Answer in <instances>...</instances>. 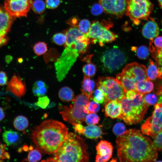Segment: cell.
Listing matches in <instances>:
<instances>
[{
  "instance_id": "obj_1",
  "label": "cell",
  "mask_w": 162,
  "mask_h": 162,
  "mask_svg": "<svg viewBox=\"0 0 162 162\" xmlns=\"http://www.w3.org/2000/svg\"><path fill=\"white\" fill-rule=\"evenodd\" d=\"M117 155L120 162H154L158 153L153 141L136 129L126 130L116 140Z\"/></svg>"
},
{
  "instance_id": "obj_2",
  "label": "cell",
  "mask_w": 162,
  "mask_h": 162,
  "mask_svg": "<svg viewBox=\"0 0 162 162\" xmlns=\"http://www.w3.org/2000/svg\"><path fill=\"white\" fill-rule=\"evenodd\" d=\"M68 130L57 121H44L32 130L31 138L37 149L44 154H53L67 138Z\"/></svg>"
},
{
  "instance_id": "obj_3",
  "label": "cell",
  "mask_w": 162,
  "mask_h": 162,
  "mask_svg": "<svg viewBox=\"0 0 162 162\" xmlns=\"http://www.w3.org/2000/svg\"><path fill=\"white\" fill-rule=\"evenodd\" d=\"M88 146L83 139L73 133L67 136L57 151L42 162H86L89 161Z\"/></svg>"
},
{
  "instance_id": "obj_4",
  "label": "cell",
  "mask_w": 162,
  "mask_h": 162,
  "mask_svg": "<svg viewBox=\"0 0 162 162\" xmlns=\"http://www.w3.org/2000/svg\"><path fill=\"white\" fill-rule=\"evenodd\" d=\"M143 95L138 92L132 100L126 98L122 99L120 101L122 112L118 118L129 125L137 124L142 120L149 106L145 101Z\"/></svg>"
},
{
  "instance_id": "obj_5",
  "label": "cell",
  "mask_w": 162,
  "mask_h": 162,
  "mask_svg": "<svg viewBox=\"0 0 162 162\" xmlns=\"http://www.w3.org/2000/svg\"><path fill=\"white\" fill-rule=\"evenodd\" d=\"M90 99L88 95L83 92L76 96L72 100V105L64 106L60 112L63 119L73 125L85 121L87 114L84 112L83 107L90 102Z\"/></svg>"
},
{
  "instance_id": "obj_6",
  "label": "cell",
  "mask_w": 162,
  "mask_h": 162,
  "mask_svg": "<svg viewBox=\"0 0 162 162\" xmlns=\"http://www.w3.org/2000/svg\"><path fill=\"white\" fill-rule=\"evenodd\" d=\"M97 85L103 93L105 103L112 100L119 102L125 97V92L116 80L111 77H99Z\"/></svg>"
},
{
  "instance_id": "obj_7",
  "label": "cell",
  "mask_w": 162,
  "mask_h": 162,
  "mask_svg": "<svg viewBox=\"0 0 162 162\" xmlns=\"http://www.w3.org/2000/svg\"><path fill=\"white\" fill-rule=\"evenodd\" d=\"M94 22L91 25L90 29L86 34L92 44L98 43L101 46L106 43L112 42L118 36L109 30L111 26L110 22Z\"/></svg>"
},
{
  "instance_id": "obj_8",
  "label": "cell",
  "mask_w": 162,
  "mask_h": 162,
  "mask_svg": "<svg viewBox=\"0 0 162 162\" xmlns=\"http://www.w3.org/2000/svg\"><path fill=\"white\" fill-rule=\"evenodd\" d=\"M152 9L149 0H127L125 12L135 24L138 25L141 20L148 17Z\"/></svg>"
},
{
  "instance_id": "obj_9",
  "label": "cell",
  "mask_w": 162,
  "mask_h": 162,
  "mask_svg": "<svg viewBox=\"0 0 162 162\" xmlns=\"http://www.w3.org/2000/svg\"><path fill=\"white\" fill-rule=\"evenodd\" d=\"M79 54L70 48L65 47L60 57L55 63L56 78L62 81L77 60Z\"/></svg>"
},
{
  "instance_id": "obj_10",
  "label": "cell",
  "mask_w": 162,
  "mask_h": 162,
  "mask_svg": "<svg viewBox=\"0 0 162 162\" xmlns=\"http://www.w3.org/2000/svg\"><path fill=\"white\" fill-rule=\"evenodd\" d=\"M126 61V57L124 52L116 47L106 50L103 52L100 58L104 67L110 72L119 69Z\"/></svg>"
},
{
  "instance_id": "obj_11",
  "label": "cell",
  "mask_w": 162,
  "mask_h": 162,
  "mask_svg": "<svg viewBox=\"0 0 162 162\" xmlns=\"http://www.w3.org/2000/svg\"><path fill=\"white\" fill-rule=\"evenodd\" d=\"M162 127V102L155 104L152 115L142 125L141 130L143 134L154 138Z\"/></svg>"
},
{
  "instance_id": "obj_12",
  "label": "cell",
  "mask_w": 162,
  "mask_h": 162,
  "mask_svg": "<svg viewBox=\"0 0 162 162\" xmlns=\"http://www.w3.org/2000/svg\"><path fill=\"white\" fill-rule=\"evenodd\" d=\"M32 3V0H5L4 7L11 16L16 18L26 16Z\"/></svg>"
},
{
  "instance_id": "obj_13",
  "label": "cell",
  "mask_w": 162,
  "mask_h": 162,
  "mask_svg": "<svg viewBox=\"0 0 162 162\" xmlns=\"http://www.w3.org/2000/svg\"><path fill=\"white\" fill-rule=\"evenodd\" d=\"M99 3L106 12L120 17L126 11L127 0H99Z\"/></svg>"
},
{
  "instance_id": "obj_14",
  "label": "cell",
  "mask_w": 162,
  "mask_h": 162,
  "mask_svg": "<svg viewBox=\"0 0 162 162\" xmlns=\"http://www.w3.org/2000/svg\"><path fill=\"white\" fill-rule=\"evenodd\" d=\"M122 72L136 82L147 79V68L143 64L136 62L127 64Z\"/></svg>"
},
{
  "instance_id": "obj_15",
  "label": "cell",
  "mask_w": 162,
  "mask_h": 162,
  "mask_svg": "<svg viewBox=\"0 0 162 162\" xmlns=\"http://www.w3.org/2000/svg\"><path fill=\"white\" fill-rule=\"evenodd\" d=\"M113 147L111 143L105 140H101L96 146L97 154L96 162L108 161L112 155Z\"/></svg>"
},
{
  "instance_id": "obj_16",
  "label": "cell",
  "mask_w": 162,
  "mask_h": 162,
  "mask_svg": "<svg viewBox=\"0 0 162 162\" xmlns=\"http://www.w3.org/2000/svg\"><path fill=\"white\" fill-rule=\"evenodd\" d=\"M7 90L21 98L26 93V87L25 83L20 76L14 75L8 83Z\"/></svg>"
},
{
  "instance_id": "obj_17",
  "label": "cell",
  "mask_w": 162,
  "mask_h": 162,
  "mask_svg": "<svg viewBox=\"0 0 162 162\" xmlns=\"http://www.w3.org/2000/svg\"><path fill=\"white\" fill-rule=\"evenodd\" d=\"M15 18L8 12L4 7L0 5V36H6L10 31Z\"/></svg>"
},
{
  "instance_id": "obj_18",
  "label": "cell",
  "mask_w": 162,
  "mask_h": 162,
  "mask_svg": "<svg viewBox=\"0 0 162 162\" xmlns=\"http://www.w3.org/2000/svg\"><path fill=\"white\" fill-rule=\"evenodd\" d=\"M105 116L114 119L120 115L122 112V106L120 102L112 100L106 103L104 106Z\"/></svg>"
},
{
  "instance_id": "obj_19",
  "label": "cell",
  "mask_w": 162,
  "mask_h": 162,
  "mask_svg": "<svg viewBox=\"0 0 162 162\" xmlns=\"http://www.w3.org/2000/svg\"><path fill=\"white\" fill-rule=\"evenodd\" d=\"M159 28L156 22L153 20L148 21L143 26L142 29L143 36L151 39L157 37L159 33Z\"/></svg>"
},
{
  "instance_id": "obj_20",
  "label": "cell",
  "mask_w": 162,
  "mask_h": 162,
  "mask_svg": "<svg viewBox=\"0 0 162 162\" xmlns=\"http://www.w3.org/2000/svg\"><path fill=\"white\" fill-rule=\"evenodd\" d=\"M116 79L123 88L125 92L128 90H136V82L122 72L116 75Z\"/></svg>"
},
{
  "instance_id": "obj_21",
  "label": "cell",
  "mask_w": 162,
  "mask_h": 162,
  "mask_svg": "<svg viewBox=\"0 0 162 162\" xmlns=\"http://www.w3.org/2000/svg\"><path fill=\"white\" fill-rule=\"evenodd\" d=\"M66 40L64 46L69 47L80 37L86 34L82 33L76 27H72L65 31Z\"/></svg>"
},
{
  "instance_id": "obj_22",
  "label": "cell",
  "mask_w": 162,
  "mask_h": 162,
  "mask_svg": "<svg viewBox=\"0 0 162 162\" xmlns=\"http://www.w3.org/2000/svg\"><path fill=\"white\" fill-rule=\"evenodd\" d=\"M147 79L153 80L162 77V70L159 67L157 63L152 60H149V64L147 69Z\"/></svg>"
},
{
  "instance_id": "obj_23",
  "label": "cell",
  "mask_w": 162,
  "mask_h": 162,
  "mask_svg": "<svg viewBox=\"0 0 162 162\" xmlns=\"http://www.w3.org/2000/svg\"><path fill=\"white\" fill-rule=\"evenodd\" d=\"M103 133L100 126L94 124H89L84 127L83 134L88 138L97 139L102 138Z\"/></svg>"
},
{
  "instance_id": "obj_24",
  "label": "cell",
  "mask_w": 162,
  "mask_h": 162,
  "mask_svg": "<svg viewBox=\"0 0 162 162\" xmlns=\"http://www.w3.org/2000/svg\"><path fill=\"white\" fill-rule=\"evenodd\" d=\"M95 85L94 81L91 79L90 77L84 75L82 82V92L88 95L90 99H92L93 90Z\"/></svg>"
},
{
  "instance_id": "obj_25",
  "label": "cell",
  "mask_w": 162,
  "mask_h": 162,
  "mask_svg": "<svg viewBox=\"0 0 162 162\" xmlns=\"http://www.w3.org/2000/svg\"><path fill=\"white\" fill-rule=\"evenodd\" d=\"M154 87L152 82L147 79L138 82L136 85V90L143 94L151 92L153 90Z\"/></svg>"
},
{
  "instance_id": "obj_26",
  "label": "cell",
  "mask_w": 162,
  "mask_h": 162,
  "mask_svg": "<svg viewBox=\"0 0 162 162\" xmlns=\"http://www.w3.org/2000/svg\"><path fill=\"white\" fill-rule=\"evenodd\" d=\"M2 138L4 142L8 145H11L15 144L18 141L19 135L17 132L9 130L3 133Z\"/></svg>"
},
{
  "instance_id": "obj_27",
  "label": "cell",
  "mask_w": 162,
  "mask_h": 162,
  "mask_svg": "<svg viewBox=\"0 0 162 162\" xmlns=\"http://www.w3.org/2000/svg\"><path fill=\"white\" fill-rule=\"evenodd\" d=\"M58 95L63 101L69 102L74 98V93L73 90L68 86L62 88L59 90Z\"/></svg>"
},
{
  "instance_id": "obj_28",
  "label": "cell",
  "mask_w": 162,
  "mask_h": 162,
  "mask_svg": "<svg viewBox=\"0 0 162 162\" xmlns=\"http://www.w3.org/2000/svg\"><path fill=\"white\" fill-rule=\"evenodd\" d=\"M91 57H89L86 59L85 61L87 64H85L82 68L84 75L90 77H92L95 75L96 70V66L91 62Z\"/></svg>"
},
{
  "instance_id": "obj_29",
  "label": "cell",
  "mask_w": 162,
  "mask_h": 162,
  "mask_svg": "<svg viewBox=\"0 0 162 162\" xmlns=\"http://www.w3.org/2000/svg\"><path fill=\"white\" fill-rule=\"evenodd\" d=\"M14 128L17 130L22 131L25 130L28 126V121L26 117L19 116L14 119Z\"/></svg>"
},
{
  "instance_id": "obj_30",
  "label": "cell",
  "mask_w": 162,
  "mask_h": 162,
  "mask_svg": "<svg viewBox=\"0 0 162 162\" xmlns=\"http://www.w3.org/2000/svg\"><path fill=\"white\" fill-rule=\"evenodd\" d=\"M150 48L153 57L157 62L158 67L162 69V48H154L151 40L150 43Z\"/></svg>"
},
{
  "instance_id": "obj_31",
  "label": "cell",
  "mask_w": 162,
  "mask_h": 162,
  "mask_svg": "<svg viewBox=\"0 0 162 162\" xmlns=\"http://www.w3.org/2000/svg\"><path fill=\"white\" fill-rule=\"evenodd\" d=\"M31 8L35 13L41 14L44 12L46 5L43 0H34L33 2Z\"/></svg>"
},
{
  "instance_id": "obj_32",
  "label": "cell",
  "mask_w": 162,
  "mask_h": 162,
  "mask_svg": "<svg viewBox=\"0 0 162 162\" xmlns=\"http://www.w3.org/2000/svg\"><path fill=\"white\" fill-rule=\"evenodd\" d=\"M132 50L136 51L137 57L140 59H145L148 58L149 55L148 48L145 46H140L137 48L136 47H132Z\"/></svg>"
},
{
  "instance_id": "obj_33",
  "label": "cell",
  "mask_w": 162,
  "mask_h": 162,
  "mask_svg": "<svg viewBox=\"0 0 162 162\" xmlns=\"http://www.w3.org/2000/svg\"><path fill=\"white\" fill-rule=\"evenodd\" d=\"M100 109L98 103L93 101L89 102L84 106L83 111L85 113L88 114L96 113Z\"/></svg>"
},
{
  "instance_id": "obj_34",
  "label": "cell",
  "mask_w": 162,
  "mask_h": 162,
  "mask_svg": "<svg viewBox=\"0 0 162 162\" xmlns=\"http://www.w3.org/2000/svg\"><path fill=\"white\" fill-rule=\"evenodd\" d=\"M33 49L34 52L37 55H42L47 51V44L44 42H38L34 45Z\"/></svg>"
},
{
  "instance_id": "obj_35",
  "label": "cell",
  "mask_w": 162,
  "mask_h": 162,
  "mask_svg": "<svg viewBox=\"0 0 162 162\" xmlns=\"http://www.w3.org/2000/svg\"><path fill=\"white\" fill-rule=\"evenodd\" d=\"M40 152L37 149L31 150L28 153L27 160L31 162H35L39 161L42 158Z\"/></svg>"
},
{
  "instance_id": "obj_36",
  "label": "cell",
  "mask_w": 162,
  "mask_h": 162,
  "mask_svg": "<svg viewBox=\"0 0 162 162\" xmlns=\"http://www.w3.org/2000/svg\"><path fill=\"white\" fill-rule=\"evenodd\" d=\"M91 26L90 21L84 19L80 20L77 28L82 33L86 34L89 31Z\"/></svg>"
},
{
  "instance_id": "obj_37",
  "label": "cell",
  "mask_w": 162,
  "mask_h": 162,
  "mask_svg": "<svg viewBox=\"0 0 162 162\" xmlns=\"http://www.w3.org/2000/svg\"><path fill=\"white\" fill-rule=\"evenodd\" d=\"M154 138L153 143L154 147L157 151L162 152V127Z\"/></svg>"
},
{
  "instance_id": "obj_38",
  "label": "cell",
  "mask_w": 162,
  "mask_h": 162,
  "mask_svg": "<svg viewBox=\"0 0 162 162\" xmlns=\"http://www.w3.org/2000/svg\"><path fill=\"white\" fill-rule=\"evenodd\" d=\"M53 42L56 44L62 45L64 44L66 40L65 34L62 33H58L55 34L52 38Z\"/></svg>"
},
{
  "instance_id": "obj_39",
  "label": "cell",
  "mask_w": 162,
  "mask_h": 162,
  "mask_svg": "<svg viewBox=\"0 0 162 162\" xmlns=\"http://www.w3.org/2000/svg\"><path fill=\"white\" fill-rule=\"evenodd\" d=\"M143 98L145 102L149 106L158 103L159 97L156 94H148L143 95Z\"/></svg>"
},
{
  "instance_id": "obj_40",
  "label": "cell",
  "mask_w": 162,
  "mask_h": 162,
  "mask_svg": "<svg viewBox=\"0 0 162 162\" xmlns=\"http://www.w3.org/2000/svg\"><path fill=\"white\" fill-rule=\"evenodd\" d=\"M100 118L95 113L88 114L86 116L85 121L87 124H95L98 123Z\"/></svg>"
},
{
  "instance_id": "obj_41",
  "label": "cell",
  "mask_w": 162,
  "mask_h": 162,
  "mask_svg": "<svg viewBox=\"0 0 162 162\" xmlns=\"http://www.w3.org/2000/svg\"><path fill=\"white\" fill-rule=\"evenodd\" d=\"M92 100L99 104L102 103L104 101V98L102 92L98 88L95 90L93 92Z\"/></svg>"
},
{
  "instance_id": "obj_42",
  "label": "cell",
  "mask_w": 162,
  "mask_h": 162,
  "mask_svg": "<svg viewBox=\"0 0 162 162\" xmlns=\"http://www.w3.org/2000/svg\"><path fill=\"white\" fill-rule=\"evenodd\" d=\"M126 131L124 124L122 122H118L116 124L113 128V132L118 136L122 134Z\"/></svg>"
},
{
  "instance_id": "obj_43",
  "label": "cell",
  "mask_w": 162,
  "mask_h": 162,
  "mask_svg": "<svg viewBox=\"0 0 162 162\" xmlns=\"http://www.w3.org/2000/svg\"><path fill=\"white\" fill-rule=\"evenodd\" d=\"M50 99L47 96L39 97L38 101L36 103L37 105L42 109H45L49 104Z\"/></svg>"
},
{
  "instance_id": "obj_44",
  "label": "cell",
  "mask_w": 162,
  "mask_h": 162,
  "mask_svg": "<svg viewBox=\"0 0 162 162\" xmlns=\"http://www.w3.org/2000/svg\"><path fill=\"white\" fill-rule=\"evenodd\" d=\"M103 10V7L100 4H95L92 7L91 12L93 15L98 16L102 13Z\"/></svg>"
},
{
  "instance_id": "obj_45",
  "label": "cell",
  "mask_w": 162,
  "mask_h": 162,
  "mask_svg": "<svg viewBox=\"0 0 162 162\" xmlns=\"http://www.w3.org/2000/svg\"><path fill=\"white\" fill-rule=\"evenodd\" d=\"M60 0H46V7L50 9L56 8L60 4Z\"/></svg>"
},
{
  "instance_id": "obj_46",
  "label": "cell",
  "mask_w": 162,
  "mask_h": 162,
  "mask_svg": "<svg viewBox=\"0 0 162 162\" xmlns=\"http://www.w3.org/2000/svg\"><path fill=\"white\" fill-rule=\"evenodd\" d=\"M5 145H4L0 147V162H2L5 159H9L10 155L8 152L5 151Z\"/></svg>"
},
{
  "instance_id": "obj_47",
  "label": "cell",
  "mask_w": 162,
  "mask_h": 162,
  "mask_svg": "<svg viewBox=\"0 0 162 162\" xmlns=\"http://www.w3.org/2000/svg\"><path fill=\"white\" fill-rule=\"evenodd\" d=\"M138 92L136 90H128L125 92L126 98L129 100H132L136 98Z\"/></svg>"
},
{
  "instance_id": "obj_48",
  "label": "cell",
  "mask_w": 162,
  "mask_h": 162,
  "mask_svg": "<svg viewBox=\"0 0 162 162\" xmlns=\"http://www.w3.org/2000/svg\"><path fill=\"white\" fill-rule=\"evenodd\" d=\"M80 20L77 16H73L69 18L67 22L68 24L72 27H78Z\"/></svg>"
},
{
  "instance_id": "obj_49",
  "label": "cell",
  "mask_w": 162,
  "mask_h": 162,
  "mask_svg": "<svg viewBox=\"0 0 162 162\" xmlns=\"http://www.w3.org/2000/svg\"><path fill=\"white\" fill-rule=\"evenodd\" d=\"M8 77L6 73L2 71H0V86H4L6 84Z\"/></svg>"
},
{
  "instance_id": "obj_50",
  "label": "cell",
  "mask_w": 162,
  "mask_h": 162,
  "mask_svg": "<svg viewBox=\"0 0 162 162\" xmlns=\"http://www.w3.org/2000/svg\"><path fill=\"white\" fill-rule=\"evenodd\" d=\"M76 132L80 134H83L84 131V127L81 124H76L73 125Z\"/></svg>"
},
{
  "instance_id": "obj_51",
  "label": "cell",
  "mask_w": 162,
  "mask_h": 162,
  "mask_svg": "<svg viewBox=\"0 0 162 162\" xmlns=\"http://www.w3.org/2000/svg\"><path fill=\"white\" fill-rule=\"evenodd\" d=\"M154 42L156 48H162V36L156 38Z\"/></svg>"
},
{
  "instance_id": "obj_52",
  "label": "cell",
  "mask_w": 162,
  "mask_h": 162,
  "mask_svg": "<svg viewBox=\"0 0 162 162\" xmlns=\"http://www.w3.org/2000/svg\"><path fill=\"white\" fill-rule=\"evenodd\" d=\"M38 88L39 94V97L44 96L46 94L47 90L46 86Z\"/></svg>"
},
{
  "instance_id": "obj_53",
  "label": "cell",
  "mask_w": 162,
  "mask_h": 162,
  "mask_svg": "<svg viewBox=\"0 0 162 162\" xmlns=\"http://www.w3.org/2000/svg\"><path fill=\"white\" fill-rule=\"evenodd\" d=\"M161 80V82L158 84V88H157V91L155 93L157 95H162V77L160 78Z\"/></svg>"
},
{
  "instance_id": "obj_54",
  "label": "cell",
  "mask_w": 162,
  "mask_h": 162,
  "mask_svg": "<svg viewBox=\"0 0 162 162\" xmlns=\"http://www.w3.org/2000/svg\"><path fill=\"white\" fill-rule=\"evenodd\" d=\"M34 86L38 88L46 86L44 82L41 80L36 81L34 83Z\"/></svg>"
},
{
  "instance_id": "obj_55",
  "label": "cell",
  "mask_w": 162,
  "mask_h": 162,
  "mask_svg": "<svg viewBox=\"0 0 162 162\" xmlns=\"http://www.w3.org/2000/svg\"><path fill=\"white\" fill-rule=\"evenodd\" d=\"M8 40V38L5 36H0V47L6 44Z\"/></svg>"
},
{
  "instance_id": "obj_56",
  "label": "cell",
  "mask_w": 162,
  "mask_h": 162,
  "mask_svg": "<svg viewBox=\"0 0 162 162\" xmlns=\"http://www.w3.org/2000/svg\"><path fill=\"white\" fill-rule=\"evenodd\" d=\"M32 91L34 95L38 97L39 96L38 89L37 87L34 86L32 88Z\"/></svg>"
},
{
  "instance_id": "obj_57",
  "label": "cell",
  "mask_w": 162,
  "mask_h": 162,
  "mask_svg": "<svg viewBox=\"0 0 162 162\" xmlns=\"http://www.w3.org/2000/svg\"><path fill=\"white\" fill-rule=\"evenodd\" d=\"M5 114L2 108L0 107V121H2L4 117Z\"/></svg>"
},
{
  "instance_id": "obj_58",
  "label": "cell",
  "mask_w": 162,
  "mask_h": 162,
  "mask_svg": "<svg viewBox=\"0 0 162 162\" xmlns=\"http://www.w3.org/2000/svg\"><path fill=\"white\" fill-rule=\"evenodd\" d=\"M4 144H2L0 141V147L2 146Z\"/></svg>"
},
{
  "instance_id": "obj_59",
  "label": "cell",
  "mask_w": 162,
  "mask_h": 162,
  "mask_svg": "<svg viewBox=\"0 0 162 162\" xmlns=\"http://www.w3.org/2000/svg\"><path fill=\"white\" fill-rule=\"evenodd\" d=\"M160 6H161V7H162V5H160Z\"/></svg>"
},
{
  "instance_id": "obj_60",
  "label": "cell",
  "mask_w": 162,
  "mask_h": 162,
  "mask_svg": "<svg viewBox=\"0 0 162 162\" xmlns=\"http://www.w3.org/2000/svg\"><path fill=\"white\" fill-rule=\"evenodd\" d=\"M0 132H1V130H0Z\"/></svg>"
}]
</instances>
